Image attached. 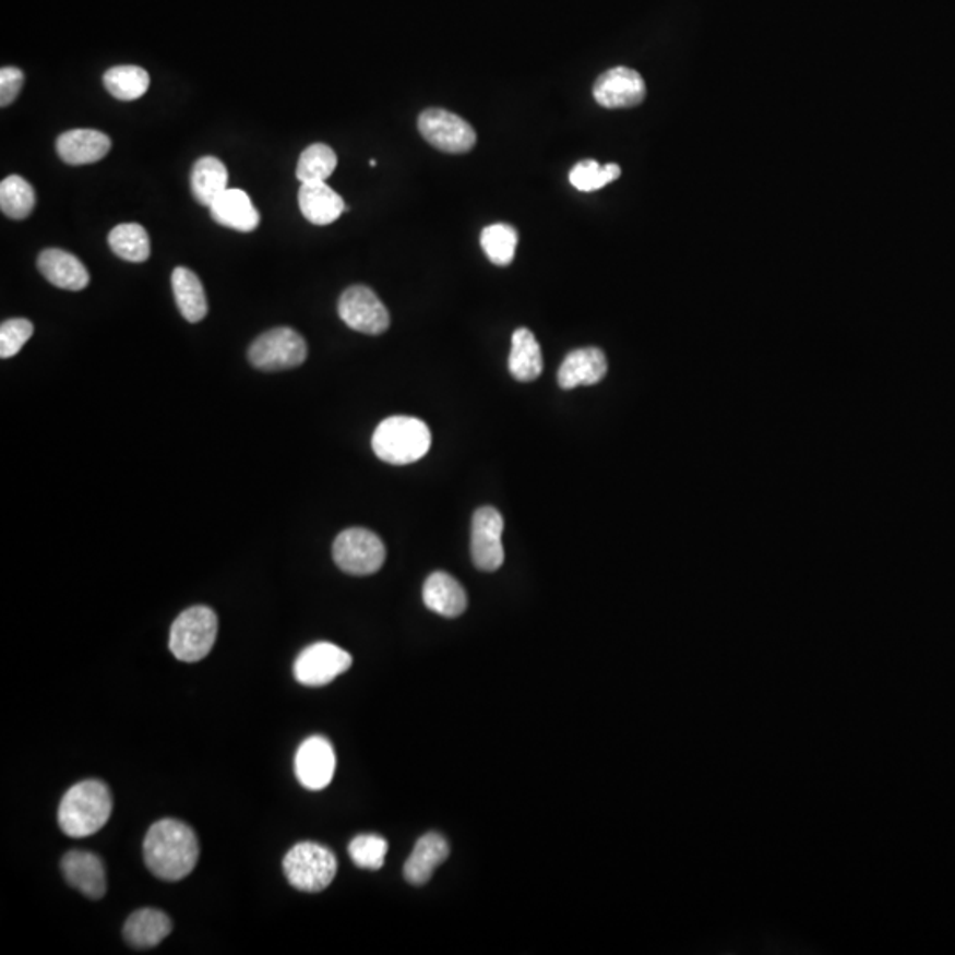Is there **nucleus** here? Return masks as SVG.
I'll list each match as a JSON object with an SVG mask.
<instances>
[{
    "mask_svg": "<svg viewBox=\"0 0 955 955\" xmlns=\"http://www.w3.org/2000/svg\"><path fill=\"white\" fill-rule=\"evenodd\" d=\"M112 795L102 780H84L65 792L59 807V826L68 837L96 834L112 814Z\"/></svg>",
    "mask_w": 955,
    "mask_h": 955,
    "instance_id": "obj_2",
    "label": "nucleus"
},
{
    "mask_svg": "<svg viewBox=\"0 0 955 955\" xmlns=\"http://www.w3.org/2000/svg\"><path fill=\"white\" fill-rule=\"evenodd\" d=\"M24 71L13 65L0 70V107H10L24 85Z\"/></svg>",
    "mask_w": 955,
    "mask_h": 955,
    "instance_id": "obj_34",
    "label": "nucleus"
},
{
    "mask_svg": "<svg viewBox=\"0 0 955 955\" xmlns=\"http://www.w3.org/2000/svg\"><path fill=\"white\" fill-rule=\"evenodd\" d=\"M509 369L513 378L521 382H532L540 378L544 370L540 344L527 327H518L513 333Z\"/></svg>",
    "mask_w": 955,
    "mask_h": 955,
    "instance_id": "obj_23",
    "label": "nucleus"
},
{
    "mask_svg": "<svg viewBox=\"0 0 955 955\" xmlns=\"http://www.w3.org/2000/svg\"><path fill=\"white\" fill-rule=\"evenodd\" d=\"M191 193L195 201L205 207H210L218 199L229 184V172L215 156H204L196 159L191 170Z\"/></svg>",
    "mask_w": 955,
    "mask_h": 955,
    "instance_id": "obj_25",
    "label": "nucleus"
},
{
    "mask_svg": "<svg viewBox=\"0 0 955 955\" xmlns=\"http://www.w3.org/2000/svg\"><path fill=\"white\" fill-rule=\"evenodd\" d=\"M103 84L114 98L135 102L150 91L151 76L141 65H116L105 73Z\"/></svg>",
    "mask_w": 955,
    "mask_h": 955,
    "instance_id": "obj_26",
    "label": "nucleus"
},
{
    "mask_svg": "<svg viewBox=\"0 0 955 955\" xmlns=\"http://www.w3.org/2000/svg\"><path fill=\"white\" fill-rule=\"evenodd\" d=\"M33 322L27 319H10L0 326V358L8 359L19 355L22 347L33 336Z\"/></svg>",
    "mask_w": 955,
    "mask_h": 955,
    "instance_id": "obj_33",
    "label": "nucleus"
},
{
    "mask_svg": "<svg viewBox=\"0 0 955 955\" xmlns=\"http://www.w3.org/2000/svg\"><path fill=\"white\" fill-rule=\"evenodd\" d=\"M504 518L492 506L476 510L471 526V556L476 569L496 572L504 563Z\"/></svg>",
    "mask_w": 955,
    "mask_h": 955,
    "instance_id": "obj_11",
    "label": "nucleus"
},
{
    "mask_svg": "<svg viewBox=\"0 0 955 955\" xmlns=\"http://www.w3.org/2000/svg\"><path fill=\"white\" fill-rule=\"evenodd\" d=\"M199 853L195 832L182 821H158L145 835V866L159 880H184L195 869Z\"/></svg>",
    "mask_w": 955,
    "mask_h": 955,
    "instance_id": "obj_1",
    "label": "nucleus"
},
{
    "mask_svg": "<svg viewBox=\"0 0 955 955\" xmlns=\"http://www.w3.org/2000/svg\"><path fill=\"white\" fill-rule=\"evenodd\" d=\"M593 98L604 108L637 107L646 98V84L637 71L618 65L598 76Z\"/></svg>",
    "mask_w": 955,
    "mask_h": 955,
    "instance_id": "obj_13",
    "label": "nucleus"
},
{
    "mask_svg": "<svg viewBox=\"0 0 955 955\" xmlns=\"http://www.w3.org/2000/svg\"><path fill=\"white\" fill-rule=\"evenodd\" d=\"M353 657L336 644L318 643L301 652L294 664V676L301 685L324 687L349 671Z\"/></svg>",
    "mask_w": 955,
    "mask_h": 955,
    "instance_id": "obj_10",
    "label": "nucleus"
},
{
    "mask_svg": "<svg viewBox=\"0 0 955 955\" xmlns=\"http://www.w3.org/2000/svg\"><path fill=\"white\" fill-rule=\"evenodd\" d=\"M333 560L342 572L363 577L381 570L386 560V549L375 533L363 527H350L336 536Z\"/></svg>",
    "mask_w": 955,
    "mask_h": 955,
    "instance_id": "obj_6",
    "label": "nucleus"
},
{
    "mask_svg": "<svg viewBox=\"0 0 955 955\" xmlns=\"http://www.w3.org/2000/svg\"><path fill=\"white\" fill-rule=\"evenodd\" d=\"M432 433L425 421L410 416H392L373 432V453L386 464L406 466L429 453Z\"/></svg>",
    "mask_w": 955,
    "mask_h": 955,
    "instance_id": "obj_3",
    "label": "nucleus"
},
{
    "mask_svg": "<svg viewBox=\"0 0 955 955\" xmlns=\"http://www.w3.org/2000/svg\"><path fill=\"white\" fill-rule=\"evenodd\" d=\"M57 153L64 164L91 165L98 164L110 153L112 142L108 135L96 130H71L57 139Z\"/></svg>",
    "mask_w": 955,
    "mask_h": 955,
    "instance_id": "obj_15",
    "label": "nucleus"
},
{
    "mask_svg": "<svg viewBox=\"0 0 955 955\" xmlns=\"http://www.w3.org/2000/svg\"><path fill=\"white\" fill-rule=\"evenodd\" d=\"M450 857V846L443 835L427 834L416 843L404 866V876L410 885H425L433 871Z\"/></svg>",
    "mask_w": 955,
    "mask_h": 955,
    "instance_id": "obj_21",
    "label": "nucleus"
},
{
    "mask_svg": "<svg viewBox=\"0 0 955 955\" xmlns=\"http://www.w3.org/2000/svg\"><path fill=\"white\" fill-rule=\"evenodd\" d=\"M607 358L597 347L572 350L558 370V382L563 390L593 386L606 378Z\"/></svg>",
    "mask_w": 955,
    "mask_h": 955,
    "instance_id": "obj_17",
    "label": "nucleus"
},
{
    "mask_svg": "<svg viewBox=\"0 0 955 955\" xmlns=\"http://www.w3.org/2000/svg\"><path fill=\"white\" fill-rule=\"evenodd\" d=\"M108 244L122 261L141 264L151 256L150 234L139 224L117 225L116 229L108 234Z\"/></svg>",
    "mask_w": 955,
    "mask_h": 955,
    "instance_id": "obj_27",
    "label": "nucleus"
},
{
    "mask_svg": "<svg viewBox=\"0 0 955 955\" xmlns=\"http://www.w3.org/2000/svg\"><path fill=\"white\" fill-rule=\"evenodd\" d=\"M38 267L51 285L71 293L84 290L91 282L89 271L85 270L84 264L59 248L43 250L38 256Z\"/></svg>",
    "mask_w": 955,
    "mask_h": 955,
    "instance_id": "obj_16",
    "label": "nucleus"
},
{
    "mask_svg": "<svg viewBox=\"0 0 955 955\" xmlns=\"http://www.w3.org/2000/svg\"><path fill=\"white\" fill-rule=\"evenodd\" d=\"M296 777L310 791H321L333 780L336 755L332 741L324 737H310L296 752L294 760Z\"/></svg>",
    "mask_w": 955,
    "mask_h": 955,
    "instance_id": "obj_12",
    "label": "nucleus"
},
{
    "mask_svg": "<svg viewBox=\"0 0 955 955\" xmlns=\"http://www.w3.org/2000/svg\"><path fill=\"white\" fill-rule=\"evenodd\" d=\"M335 855L321 844L299 843L284 858L285 878L301 892L326 891L336 876Z\"/></svg>",
    "mask_w": 955,
    "mask_h": 955,
    "instance_id": "obj_5",
    "label": "nucleus"
},
{
    "mask_svg": "<svg viewBox=\"0 0 955 955\" xmlns=\"http://www.w3.org/2000/svg\"><path fill=\"white\" fill-rule=\"evenodd\" d=\"M621 168L616 164H607L601 167L595 159H584L575 165L570 172V182L578 191H597L607 187L609 182L620 178Z\"/></svg>",
    "mask_w": 955,
    "mask_h": 955,
    "instance_id": "obj_31",
    "label": "nucleus"
},
{
    "mask_svg": "<svg viewBox=\"0 0 955 955\" xmlns=\"http://www.w3.org/2000/svg\"><path fill=\"white\" fill-rule=\"evenodd\" d=\"M299 210L313 225H330L349 210L344 199L326 181L301 182L298 193Z\"/></svg>",
    "mask_w": 955,
    "mask_h": 955,
    "instance_id": "obj_18",
    "label": "nucleus"
},
{
    "mask_svg": "<svg viewBox=\"0 0 955 955\" xmlns=\"http://www.w3.org/2000/svg\"><path fill=\"white\" fill-rule=\"evenodd\" d=\"M336 164L338 158L330 145H308L299 156L296 178L301 182L326 181L335 172Z\"/></svg>",
    "mask_w": 955,
    "mask_h": 955,
    "instance_id": "obj_30",
    "label": "nucleus"
},
{
    "mask_svg": "<svg viewBox=\"0 0 955 955\" xmlns=\"http://www.w3.org/2000/svg\"><path fill=\"white\" fill-rule=\"evenodd\" d=\"M172 289L179 312L188 322L195 324L207 315L210 307H207L204 285L193 271L188 267H176L172 273Z\"/></svg>",
    "mask_w": 955,
    "mask_h": 955,
    "instance_id": "obj_24",
    "label": "nucleus"
},
{
    "mask_svg": "<svg viewBox=\"0 0 955 955\" xmlns=\"http://www.w3.org/2000/svg\"><path fill=\"white\" fill-rule=\"evenodd\" d=\"M423 601L435 614L457 618L466 611L467 595L457 578L446 572H435L425 581Z\"/></svg>",
    "mask_w": 955,
    "mask_h": 955,
    "instance_id": "obj_20",
    "label": "nucleus"
},
{
    "mask_svg": "<svg viewBox=\"0 0 955 955\" xmlns=\"http://www.w3.org/2000/svg\"><path fill=\"white\" fill-rule=\"evenodd\" d=\"M211 216L216 224L238 230V232H252L261 224V215L253 205L252 199L247 191L238 188H227L222 195L210 205Z\"/></svg>",
    "mask_w": 955,
    "mask_h": 955,
    "instance_id": "obj_19",
    "label": "nucleus"
},
{
    "mask_svg": "<svg viewBox=\"0 0 955 955\" xmlns=\"http://www.w3.org/2000/svg\"><path fill=\"white\" fill-rule=\"evenodd\" d=\"M342 321L358 333L381 335L390 327V312L378 294L365 285H353L338 301Z\"/></svg>",
    "mask_w": 955,
    "mask_h": 955,
    "instance_id": "obj_9",
    "label": "nucleus"
},
{
    "mask_svg": "<svg viewBox=\"0 0 955 955\" xmlns=\"http://www.w3.org/2000/svg\"><path fill=\"white\" fill-rule=\"evenodd\" d=\"M36 205V191L22 176H10L0 182V210L8 218L25 219Z\"/></svg>",
    "mask_w": 955,
    "mask_h": 955,
    "instance_id": "obj_28",
    "label": "nucleus"
},
{
    "mask_svg": "<svg viewBox=\"0 0 955 955\" xmlns=\"http://www.w3.org/2000/svg\"><path fill=\"white\" fill-rule=\"evenodd\" d=\"M308 356L307 342L290 327H275L262 333L248 350V359L264 372L296 369Z\"/></svg>",
    "mask_w": 955,
    "mask_h": 955,
    "instance_id": "obj_7",
    "label": "nucleus"
},
{
    "mask_svg": "<svg viewBox=\"0 0 955 955\" xmlns=\"http://www.w3.org/2000/svg\"><path fill=\"white\" fill-rule=\"evenodd\" d=\"M218 635V618L205 606L190 607L170 629L168 646L174 657L181 662H199L210 655Z\"/></svg>",
    "mask_w": 955,
    "mask_h": 955,
    "instance_id": "obj_4",
    "label": "nucleus"
},
{
    "mask_svg": "<svg viewBox=\"0 0 955 955\" xmlns=\"http://www.w3.org/2000/svg\"><path fill=\"white\" fill-rule=\"evenodd\" d=\"M481 248L496 266H510L517 250L518 232L509 224H494L481 232Z\"/></svg>",
    "mask_w": 955,
    "mask_h": 955,
    "instance_id": "obj_29",
    "label": "nucleus"
},
{
    "mask_svg": "<svg viewBox=\"0 0 955 955\" xmlns=\"http://www.w3.org/2000/svg\"><path fill=\"white\" fill-rule=\"evenodd\" d=\"M172 931L168 915L159 909H139L124 926V940L135 948H153L164 942Z\"/></svg>",
    "mask_w": 955,
    "mask_h": 955,
    "instance_id": "obj_22",
    "label": "nucleus"
},
{
    "mask_svg": "<svg viewBox=\"0 0 955 955\" xmlns=\"http://www.w3.org/2000/svg\"><path fill=\"white\" fill-rule=\"evenodd\" d=\"M386 853V839H382L379 835H358L349 844V855L353 862L361 869H369V871H379L384 866Z\"/></svg>",
    "mask_w": 955,
    "mask_h": 955,
    "instance_id": "obj_32",
    "label": "nucleus"
},
{
    "mask_svg": "<svg viewBox=\"0 0 955 955\" xmlns=\"http://www.w3.org/2000/svg\"><path fill=\"white\" fill-rule=\"evenodd\" d=\"M61 869L65 881L89 899H102L107 894V872L98 855L73 849L62 858Z\"/></svg>",
    "mask_w": 955,
    "mask_h": 955,
    "instance_id": "obj_14",
    "label": "nucleus"
},
{
    "mask_svg": "<svg viewBox=\"0 0 955 955\" xmlns=\"http://www.w3.org/2000/svg\"><path fill=\"white\" fill-rule=\"evenodd\" d=\"M418 130L425 141L443 153H469L476 145L475 128L466 119L444 108L425 110L418 117Z\"/></svg>",
    "mask_w": 955,
    "mask_h": 955,
    "instance_id": "obj_8",
    "label": "nucleus"
}]
</instances>
